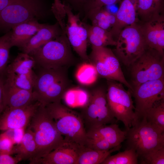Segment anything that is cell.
<instances>
[{"instance_id": "cell-1", "label": "cell", "mask_w": 164, "mask_h": 164, "mask_svg": "<svg viewBox=\"0 0 164 164\" xmlns=\"http://www.w3.org/2000/svg\"><path fill=\"white\" fill-rule=\"evenodd\" d=\"M30 121L29 128L33 132L36 150L29 163L37 164L39 160L57 147L64 138L45 106L40 105Z\"/></svg>"}, {"instance_id": "cell-2", "label": "cell", "mask_w": 164, "mask_h": 164, "mask_svg": "<svg viewBox=\"0 0 164 164\" xmlns=\"http://www.w3.org/2000/svg\"><path fill=\"white\" fill-rule=\"evenodd\" d=\"M37 67L39 70L36 73L32 91L35 101L45 106L61 102L70 84L67 67L46 69Z\"/></svg>"}, {"instance_id": "cell-3", "label": "cell", "mask_w": 164, "mask_h": 164, "mask_svg": "<svg viewBox=\"0 0 164 164\" xmlns=\"http://www.w3.org/2000/svg\"><path fill=\"white\" fill-rule=\"evenodd\" d=\"M51 13L45 0H14L0 11V30L6 33L18 24L43 20Z\"/></svg>"}, {"instance_id": "cell-4", "label": "cell", "mask_w": 164, "mask_h": 164, "mask_svg": "<svg viewBox=\"0 0 164 164\" xmlns=\"http://www.w3.org/2000/svg\"><path fill=\"white\" fill-rule=\"evenodd\" d=\"M62 34L30 54L34 59L36 66L46 69L67 67L74 61L65 31L62 28Z\"/></svg>"}, {"instance_id": "cell-5", "label": "cell", "mask_w": 164, "mask_h": 164, "mask_svg": "<svg viewBox=\"0 0 164 164\" xmlns=\"http://www.w3.org/2000/svg\"><path fill=\"white\" fill-rule=\"evenodd\" d=\"M45 106L64 138L85 146L87 136L80 114L61 102L50 104Z\"/></svg>"}, {"instance_id": "cell-6", "label": "cell", "mask_w": 164, "mask_h": 164, "mask_svg": "<svg viewBox=\"0 0 164 164\" xmlns=\"http://www.w3.org/2000/svg\"><path fill=\"white\" fill-rule=\"evenodd\" d=\"M126 139L128 149H133L141 158L164 147V134L153 126L144 116L128 130Z\"/></svg>"}, {"instance_id": "cell-7", "label": "cell", "mask_w": 164, "mask_h": 164, "mask_svg": "<svg viewBox=\"0 0 164 164\" xmlns=\"http://www.w3.org/2000/svg\"><path fill=\"white\" fill-rule=\"evenodd\" d=\"M113 50L119 61L125 66H130L149 47L145 41L140 22L124 28L116 40Z\"/></svg>"}, {"instance_id": "cell-8", "label": "cell", "mask_w": 164, "mask_h": 164, "mask_svg": "<svg viewBox=\"0 0 164 164\" xmlns=\"http://www.w3.org/2000/svg\"><path fill=\"white\" fill-rule=\"evenodd\" d=\"M129 67L133 88L147 81L164 78V54L148 47Z\"/></svg>"}, {"instance_id": "cell-9", "label": "cell", "mask_w": 164, "mask_h": 164, "mask_svg": "<svg viewBox=\"0 0 164 164\" xmlns=\"http://www.w3.org/2000/svg\"><path fill=\"white\" fill-rule=\"evenodd\" d=\"M81 108L80 114L86 131L117 121L108 106L106 93L101 88H97L90 92L87 104Z\"/></svg>"}, {"instance_id": "cell-10", "label": "cell", "mask_w": 164, "mask_h": 164, "mask_svg": "<svg viewBox=\"0 0 164 164\" xmlns=\"http://www.w3.org/2000/svg\"><path fill=\"white\" fill-rule=\"evenodd\" d=\"M88 57L89 62L95 67L98 75L124 84L132 93L133 88L125 79L119 61L113 50L106 47L92 46Z\"/></svg>"}, {"instance_id": "cell-11", "label": "cell", "mask_w": 164, "mask_h": 164, "mask_svg": "<svg viewBox=\"0 0 164 164\" xmlns=\"http://www.w3.org/2000/svg\"><path fill=\"white\" fill-rule=\"evenodd\" d=\"M135 112L139 120L156 102L164 99V78L147 81L134 87Z\"/></svg>"}, {"instance_id": "cell-12", "label": "cell", "mask_w": 164, "mask_h": 164, "mask_svg": "<svg viewBox=\"0 0 164 164\" xmlns=\"http://www.w3.org/2000/svg\"><path fill=\"white\" fill-rule=\"evenodd\" d=\"M63 3L67 16L65 31L69 41L80 58L85 61L89 62L87 53V31L84 22L80 20L79 13L74 14L68 5Z\"/></svg>"}, {"instance_id": "cell-13", "label": "cell", "mask_w": 164, "mask_h": 164, "mask_svg": "<svg viewBox=\"0 0 164 164\" xmlns=\"http://www.w3.org/2000/svg\"><path fill=\"white\" fill-rule=\"evenodd\" d=\"M41 104L36 101L18 108H6L0 115V131L25 128Z\"/></svg>"}, {"instance_id": "cell-14", "label": "cell", "mask_w": 164, "mask_h": 164, "mask_svg": "<svg viewBox=\"0 0 164 164\" xmlns=\"http://www.w3.org/2000/svg\"><path fill=\"white\" fill-rule=\"evenodd\" d=\"M85 147L63 138L57 147L39 160L37 164H76Z\"/></svg>"}, {"instance_id": "cell-15", "label": "cell", "mask_w": 164, "mask_h": 164, "mask_svg": "<svg viewBox=\"0 0 164 164\" xmlns=\"http://www.w3.org/2000/svg\"><path fill=\"white\" fill-rule=\"evenodd\" d=\"M140 22L148 46L164 54V14Z\"/></svg>"}, {"instance_id": "cell-16", "label": "cell", "mask_w": 164, "mask_h": 164, "mask_svg": "<svg viewBox=\"0 0 164 164\" xmlns=\"http://www.w3.org/2000/svg\"><path fill=\"white\" fill-rule=\"evenodd\" d=\"M63 31L57 21L53 25L44 23L36 33L19 49L22 52L30 54L48 42L60 36Z\"/></svg>"}, {"instance_id": "cell-17", "label": "cell", "mask_w": 164, "mask_h": 164, "mask_svg": "<svg viewBox=\"0 0 164 164\" xmlns=\"http://www.w3.org/2000/svg\"><path fill=\"white\" fill-rule=\"evenodd\" d=\"M115 14V22L110 32L116 41L120 32L124 28L140 21L132 0H122Z\"/></svg>"}, {"instance_id": "cell-18", "label": "cell", "mask_w": 164, "mask_h": 164, "mask_svg": "<svg viewBox=\"0 0 164 164\" xmlns=\"http://www.w3.org/2000/svg\"><path fill=\"white\" fill-rule=\"evenodd\" d=\"M4 88L6 108L22 107L36 101L32 91L18 87L8 79L5 75Z\"/></svg>"}, {"instance_id": "cell-19", "label": "cell", "mask_w": 164, "mask_h": 164, "mask_svg": "<svg viewBox=\"0 0 164 164\" xmlns=\"http://www.w3.org/2000/svg\"><path fill=\"white\" fill-rule=\"evenodd\" d=\"M86 132L87 137L103 139L114 147L121 145L127 134L126 131L121 130L116 123L102 125Z\"/></svg>"}, {"instance_id": "cell-20", "label": "cell", "mask_w": 164, "mask_h": 164, "mask_svg": "<svg viewBox=\"0 0 164 164\" xmlns=\"http://www.w3.org/2000/svg\"><path fill=\"white\" fill-rule=\"evenodd\" d=\"M36 19H32L18 24L11 31V42L12 47L20 48L43 26Z\"/></svg>"}, {"instance_id": "cell-21", "label": "cell", "mask_w": 164, "mask_h": 164, "mask_svg": "<svg viewBox=\"0 0 164 164\" xmlns=\"http://www.w3.org/2000/svg\"><path fill=\"white\" fill-rule=\"evenodd\" d=\"M141 22L164 14V0H132Z\"/></svg>"}, {"instance_id": "cell-22", "label": "cell", "mask_w": 164, "mask_h": 164, "mask_svg": "<svg viewBox=\"0 0 164 164\" xmlns=\"http://www.w3.org/2000/svg\"><path fill=\"white\" fill-rule=\"evenodd\" d=\"M107 83L108 89L106 93L107 101L122 105L134 111L135 107L130 91L126 90L122 84L116 80L108 79Z\"/></svg>"}, {"instance_id": "cell-23", "label": "cell", "mask_w": 164, "mask_h": 164, "mask_svg": "<svg viewBox=\"0 0 164 164\" xmlns=\"http://www.w3.org/2000/svg\"><path fill=\"white\" fill-rule=\"evenodd\" d=\"M35 62L29 54L23 52L18 53L13 61L8 65L5 73L18 75H26L36 78V75L33 69Z\"/></svg>"}, {"instance_id": "cell-24", "label": "cell", "mask_w": 164, "mask_h": 164, "mask_svg": "<svg viewBox=\"0 0 164 164\" xmlns=\"http://www.w3.org/2000/svg\"><path fill=\"white\" fill-rule=\"evenodd\" d=\"M84 19H89L92 25L110 31L116 21L115 13L104 7L91 9L84 14Z\"/></svg>"}, {"instance_id": "cell-25", "label": "cell", "mask_w": 164, "mask_h": 164, "mask_svg": "<svg viewBox=\"0 0 164 164\" xmlns=\"http://www.w3.org/2000/svg\"><path fill=\"white\" fill-rule=\"evenodd\" d=\"M87 33V41L92 46L106 47L115 46L116 41L111 32L99 27L84 22Z\"/></svg>"}, {"instance_id": "cell-26", "label": "cell", "mask_w": 164, "mask_h": 164, "mask_svg": "<svg viewBox=\"0 0 164 164\" xmlns=\"http://www.w3.org/2000/svg\"><path fill=\"white\" fill-rule=\"evenodd\" d=\"M36 150V145L33 132L29 128L25 132L22 139L18 144L14 146L12 155L16 154L20 160L29 161Z\"/></svg>"}, {"instance_id": "cell-27", "label": "cell", "mask_w": 164, "mask_h": 164, "mask_svg": "<svg viewBox=\"0 0 164 164\" xmlns=\"http://www.w3.org/2000/svg\"><path fill=\"white\" fill-rule=\"evenodd\" d=\"M121 145L108 150L100 151L85 148L80 155L76 164H101L113 152L119 150Z\"/></svg>"}, {"instance_id": "cell-28", "label": "cell", "mask_w": 164, "mask_h": 164, "mask_svg": "<svg viewBox=\"0 0 164 164\" xmlns=\"http://www.w3.org/2000/svg\"><path fill=\"white\" fill-rule=\"evenodd\" d=\"M108 103L114 117L117 121H120L123 123L126 131L128 130L138 120L135 111L121 104L108 101Z\"/></svg>"}, {"instance_id": "cell-29", "label": "cell", "mask_w": 164, "mask_h": 164, "mask_svg": "<svg viewBox=\"0 0 164 164\" xmlns=\"http://www.w3.org/2000/svg\"><path fill=\"white\" fill-rule=\"evenodd\" d=\"M90 93L78 88L68 89L63 94V100L67 106L72 108L85 106L89 99Z\"/></svg>"}, {"instance_id": "cell-30", "label": "cell", "mask_w": 164, "mask_h": 164, "mask_svg": "<svg viewBox=\"0 0 164 164\" xmlns=\"http://www.w3.org/2000/svg\"><path fill=\"white\" fill-rule=\"evenodd\" d=\"M144 116L161 132L164 133V99L155 103L146 112Z\"/></svg>"}, {"instance_id": "cell-31", "label": "cell", "mask_w": 164, "mask_h": 164, "mask_svg": "<svg viewBox=\"0 0 164 164\" xmlns=\"http://www.w3.org/2000/svg\"><path fill=\"white\" fill-rule=\"evenodd\" d=\"M98 75L94 66L90 62H87L79 66L75 73V77L80 84L90 85L96 81Z\"/></svg>"}, {"instance_id": "cell-32", "label": "cell", "mask_w": 164, "mask_h": 164, "mask_svg": "<svg viewBox=\"0 0 164 164\" xmlns=\"http://www.w3.org/2000/svg\"><path fill=\"white\" fill-rule=\"evenodd\" d=\"M138 158L134 149H128L114 155H109L101 164H137Z\"/></svg>"}, {"instance_id": "cell-33", "label": "cell", "mask_w": 164, "mask_h": 164, "mask_svg": "<svg viewBox=\"0 0 164 164\" xmlns=\"http://www.w3.org/2000/svg\"><path fill=\"white\" fill-rule=\"evenodd\" d=\"M11 31L0 37V74L5 73L9 58V51L12 47L11 42Z\"/></svg>"}, {"instance_id": "cell-34", "label": "cell", "mask_w": 164, "mask_h": 164, "mask_svg": "<svg viewBox=\"0 0 164 164\" xmlns=\"http://www.w3.org/2000/svg\"><path fill=\"white\" fill-rule=\"evenodd\" d=\"M5 74L8 79L18 87L33 91L36 78L26 75H14L5 73Z\"/></svg>"}, {"instance_id": "cell-35", "label": "cell", "mask_w": 164, "mask_h": 164, "mask_svg": "<svg viewBox=\"0 0 164 164\" xmlns=\"http://www.w3.org/2000/svg\"><path fill=\"white\" fill-rule=\"evenodd\" d=\"M141 159L142 164H164V147L150 152Z\"/></svg>"}, {"instance_id": "cell-36", "label": "cell", "mask_w": 164, "mask_h": 164, "mask_svg": "<svg viewBox=\"0 0 164 164\" xmlns=\"http://www.w3.org/2000/svg\"><path fill=\"white\" fill-rule=\"evenodd\" d=\"M86 147L100 151L109 150L115 147L103 139L87 137Z\"/></svg>"}, {"instance_id": "cell-37", "label": "cell", "mask_w": 164, "mask_h": 164, "mask_svg": "<svg viewBox=\"0 0 164 164\" xmlns=\"http://www.w3.org/2000/svg\"><path fill=\"white\" fill-rule=\"evenodd\" d=\"M119 0H90L85 5L83 13L85 14L88 11L93 9L100 8L107 5L114 4Z\"/></svg>"}, {"instance_id": "cell-38", "label": "cell", "mask_w": 164, "mask_h": 164, "mask_svg": "<svg viewBox=\"0 0 164 164\" xmlns=\"http://www.w3.org/2000/svg\"><path fill=\"white\" fill-rule=\"evenodd\" d=\"M25 128L9 129L3 132L12 141L14 145L20 143L24 136Z\"/></svg>"}, {"instance_id": "cell-39", "label": "cell", "mask_w": 164, "mask_h": 164, "mask_svg": "<svg viewBox=\"0 0 164 164\" xmlns=\"http://www.w3.org/2000/svg\"><path fill=\"white\" fill-rule=\"evenodd\" d=\"M14 146L12 141L3 132L0 134V153L11 155Z\"/></svg>"}, {"instance_id": "cell-40", "label": "cell", "mask_w": 164, "mask_h": 164, "mask_svg": "<svg viewBox=\"0 0 164 164\" xmlns=\"http://www.w3.org/2000/svg\"><path fill=\"white\" fill-rule=\"evenodd\" d=\"M63 3L68 5L71 9L78 11L80 15L83 14V9L85 4L90 0H63Z\"/></svg>"}, {"instance_id": "cell-41", "label": "cell", "mask_w": 164, "mask_h": 164, "mask_svg": "<svg viewBox=\"0 0 164 164\" xmlns=\"http://www.w3.org/2000/svg\"><path fill=\"white\" fill-rule=\"evenodd\" d=\"M5 73L0 74V115L6 108L4 85Z\"/></svg>"}, {"instance_id": "cell-42", "label": "cell", "mask_w": 164, "mask_h": 164, "mask_svg": "<svg viewBox=\"0 0 164 164\" xmlns=\"http://www.w3.org/2000/svg\"><path fill=\"white\" fill-rule=\"evenodd\" d=\"M20 161L16 156L13 157L9 154L0 153V164H16Z\"/></svg>"}, {"instance_id": "cell-43", "label": "cell", "mask_w": 164, "mask_h": 164, "mask_svg": "<svg viewBox=\"0 0 164 164\" xmlns=\"http://www.w3.org/2000/svg\"><path fill=\"white\" fill-rule=\"evenodd\" d=\"M52 9L54 11L60 12L64 9V5L61 0H54V3L52 6Z\"/></svg>"}, {"instance_id": "cell-44", "label": "cell", "mask_w": 164, "mask_h": 164, "mask_svg": "<svg viewBox=\"0 0 164 164\" xmlns=\"http://www.w3.org/2000/svg\"><path fill=\"white\" fill-rule=\"evenodd\" d=\"M14 0H0V11L6 7Z\"/></svg>"}]
</instances>
